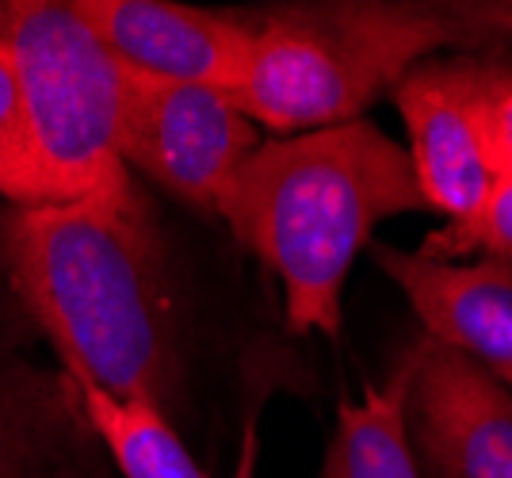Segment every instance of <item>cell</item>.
Segmentation results:
<instances>
[{"mask_svg":"<svg viewBox=\"0 0 512 478\" xmlns=\"http://www.w3.org/2000/svg\"><path fill=\"white\" fill-rule=\"evenodd\" d=\"M69 383L88 429L111 452L123 478H207L157 406L115 398L85 379H69Z\"/></svg>","mask_w":512,"mask_h":478,"instance_id":"12","label":"cell"},{"mask_svg":"<svg viewBox=\"0 0 512 478\" xmlns=\"http://www.w3.org/2000/svg\"><path fill=\"white\" fill-rule=\"evenodd\" d=\"M0 196L8 207H35L43 203V184L35 173V153L27 134V108L16 62L0 43Z\"/></svg>","mask_w":512,"mask_h":478,"instance_id":"13","label":"cell"},{"mask_svg":"<svg viewBox=\"0 0 512 478\" xmlns=\"http://www.w3.org/2000/svg\"><path fill=\"white\" fill-rule=\"evenodd\" d=\"M490 54H440L402 77L394 104L409 131V157L428 211L459 226L482 211L493 176L478 127V100Z\"/></svg>","mask_w":512,"mask_h":478,"instance_id":"7","label":"cell"},{"mask_svg":"<svg viewBox=\"0 0 512 478\" xmlns=\"http://www.w3.org/2000/svg\"><path fill=\"white\" fill-rule=\"evenodd\" d=\"M409 383L413 356L406 348L386 383H367L356 402L344 398L318 478H421L406 425Z\"/></svg>","mask_w":512,"mask_h":478,"instance_id":"11","label":"cell"},{"mask_svg":"<svg viewBox=\"0 0 512 478\" xmlns=\"http://www.w3.org/2000/svg\"><path fill=\"white\" fill-rule=\"evenodd\" d=\"M260 146L256 123L234 108L230 92L169 85L130 73L119 153L188 207L218 215L226 184Z\"/></svg>","mask_w":512,"mask_h":478,"instance_id":"5","label":"cell"},{"mask_svg":"<svg viewBox=\"0 0 512 478\" xmlns=\"http://www.w3.org/2000/svg\"><path fill=\"white\" fill-rule=\"evenodd\" d=\"M0 43L20 73L43 203H138L119 153L130 73L77 4L0 0Z\"/></svg>","mask_w":512,"mask_h":478,"instance_id":"4","label":"cell"},{"mask_svg":"<svg viewBox=\"0 0 512 478\" xmlns=\"http://www.w3.org/2000/svg\"><path fill=\"white\" fill-rule=\"evenodd\" d=\"M409 211H428L413 157L367 119L260 142L218 199L234 238L283 287L287 329L329 341L371 230Z\"/></svg>","mask_w":512,"mask_h":478,"instance_id":"2","label":"cell"},{"mask_svg":"<svg viewBox=\"0 0 512 478\" xmlns=\"http://www.w3.org/2000/svg\"><path fill=\"white\" fill-rule=\"evenodd\" d=\"M463 23L478 46H509L512 50V4H467L459 8Z\"/></svg>","mask_w":512,"mask_h":478,"instance_id":"16","label":"cell"},{"mask_svg":"<svg viewBox=\"0 0 512 478\" xmlns=\"http://www.w3.org/2000/svg\"><path fill=\"white\" fill-rule=\"evenodd\" d=\"M409 356L406 425L421 478H512V394L432 337Z\"/></svg>","mask_w":512,"mask_h":478,"instance_id":"6","label":"cell"},{"mask_svg":"<svg viewBox=\"0 0 512 478\" xmlns=\"http://www.w3.org/2000/svg\"><path fill=\"white\" fill-rule=\"evenodd\" d=\"M65 375L0 352V478H104Z\"/></svg>","mask_w":512,"mask_h":478,"instance_id":"10","label":"cell"},{"mask_svg":"<svg viewBox=\"0 0 512 478\" xmlns=\"http://www.w3.org/2000/svg\"><path fill=\"white\" fill-rule=\"evenodd\" d=\"M421 249L436 261L482 257L512 268V180H497L478 215L459 226H444L440 234H428Z\"/></svg>","mask_w":512,"mask_h":478,"instance_id":"14","label":"cell"},{"mask_svg":"<svg viewBox=\"0 0 512 478\" xmlns=\"http://www.w3.org/2000/svg\"><path fill=\"white\" fill-rule=\"evenodd\" d=\"M448 46L478 50L459 8L386 0L287 4L256 20L253 58L230 100L268 131H325L356 123L363 108Z\"/></svg>","mask_w":512,"mask_h":478,"instance_id":"3","label":"cell"},{"mask_svg":"<svg viewBox=\"0 0 512 478\" xmlns=\"http://www.w3.org/2000/svg\"><path fill=\"white\" fill-rule=\"evenodd\" d=\"M253 475H256V429L249 425V429H245V440H241V459H237L234 478H253Z\"/></svg>","mask_w":512,"mask_h":478,"instance_id":"17","label":"cell"},{"mask_svg":"<svg viewBox=\"0 0 512 478\" xmlns=\"http://www.w3.org/2000/svg\"><path fill=\"white\" fill-rule=\"evenodd\" d=\"M375 264L402 287L425 337L463 352L512 394V268L436 261L394 245H375Z\"/></svg>","mask_w":512,"mask_h":478,"instance_id":"9","label":"cell"},{"mask_svg":"<svg viewBox=\"0 0 512 478\" xmlns=\"http://www.w3.org/2000/svg\"><path fill=\"white\" fill-rule=\"evenodd\" d=\"M0 272L69 379L161 413L176 406L180 341L142 199L4 207Z\"/></svg>","mask_w":512,"mask_h":478,"instance_id":"1","label":"cell"},{"mask_svg":"<svg viewBox=\"0 0 512 478\" xmlns=\"http://www.w3.org/2000/svg\"><path fill=\"white\" fill-rule=\"evenodd\" d=\"M478 127L493 176L512 180V58L490 54L486 85L478 100Z\"/></svg>","mask_w":512,"mask_h":478,"instance_id":"15","label":"cell"},{"mask_svg":"<svg viewBox=\"0 0 512 478\" xmlns=\"http://www.w3.org/2000/svg\"><path fill=\"white\" fill-rule=\"evenodd\" d=\"M127 73L234 92L253 58L256 20L172 0H73Z\"/></svg>","mask_w":512,"mask_h":478,"instance_id":"8","label":"cell"}]
</instances>
